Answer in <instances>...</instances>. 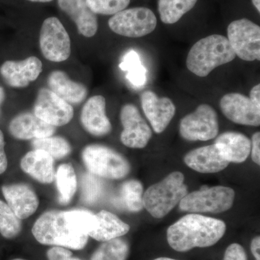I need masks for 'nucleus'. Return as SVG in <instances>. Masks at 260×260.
<instances>
[{
	"mask_svg": "<svg viewBox=\"0 0 260 260\" xmlns=\"http://www.w3.org/2000/svg\"><path fill=\"white\" fill-rule=\"evenodd\" d=\"M226 225L223 220L199 214H189L172 224L167 241L174 250L185 252L194 248L209 247L223 238Z\"/></svg>",
	"mask_w": 260,
	"mask_h": 260,
	"instance_id": "nucleus-1",
	"label": "nucleus"
},
{
	"mask_svg": "<svg viewBox=\"0 0 260 260\" xmlns=\"http://www.w3.org/2000/svg\"><path fill=\"white\" fill-rule=\"evenodd\" d=\"M32 234L43 245L62 246L73 250L84 249L89 238L74 226L65 211L59 210L43 213L34 223Z\"/></svg>",
	"mask_w": 260,
	"mask_h": 260,
	"instance_id": "nucleus-2",
	"label": "nucleus"
},
{
	"mask_svg": "<svg viewBox=\"0 0 260 260\" xmlns=\"http://www.w3.org/2000/svg\"><path fill=\"white\" fill-rule=\"evenodd\" d=\"M236 56L227 38L214 34L192 46L186 57V68L193 74L204 78L218 67L234 60Z\"/></svg>",
	"mask_w": 260,
	"mask_h": 260,
	"instance_id": "nucleus-3",
	"label": "nucleus"
},
{
	"mask_svg": "<svg viewBox=\"0 0 260 260\" xmlns=\"http://www.w3.org/2000/svg\"><path fill=\"white\" fill-rule=\"evenodd\" d=\"M187 194L184 174L174 172L145 191L143 205L154 218H162L170 213Z\"/></svg>",
	"mask_w": 260,
	"mask_h": 260,
	"instance_id": "nucleus-4",
	"label": "nucleus"
},
{
	"mask_svg": "<svg viewBox=\"0 0 260 260\" xmlns=\"http://www.w3.org/2000/svg\"><path fill=\"white\" fill-rule=\"evenodd\" d=\"M84 164L92 175L109 179H121L130 172L129 162L107 146L90 145L82 152Z\"/></svg>",
	"mask_w": 260,
	"mask_h": 260,
	"instance_id": "nucleus-5",
	"label": "nucleus"
},
{
	"mask_svg": "<svg viewBox=\"0 0 260 260\" xmlns=\"http://www.w3.org/2000/svg\"><path fill=\"white\" fill-rule=\"evenodd\" d=\"M235 199V191L230 187L204 186L189 193L181 200L179 207L189 213H220L230 209Z\"/></svg>",
	"mask_w": 260,
	"mask_h": 260,
	"instance_id": "nucleus-6",
	"label": "nucleus"
},
{
	"mask_svg": "<svg viewBox=\"0 0 260 260\" xmlns=\"http://www.w3.org/2000/svg\"><path fill=\"white\" fill-rule=\"evenodd\" d=\"M156 25L157 18L153 12L143 7L121 10L109 20V28L113 32L129 38L148 35Z\"/></svg>",
	"mask_w": 260,
	"mask_h": 260,
	"instance_id": "nucleus-7",
	"label": "nucleus"
},
{
	"mask_svg": "<svg viewBox=\"0 0 260 260\" xmlns=\"http://www.w3.org/2000/svg\"><path fill=\"white\" fill-rule=\"evenodd\" d=\"M228 40L242 60H260V28L248 19L234 20L227 28Z\"/></svg>",
	"mask_w": 260,
	"mask_h": 260,
	"instance_id": "nucleus-8",
	"label": "nucleus"
},
{
	"mask_svg": "<svg viewBox=\"0 0 260 260\" xmlns=\"http://www.w3.org/2000/svg\"><path fill=\"white\" fill-rule=\"evenodd\" d=\"M218 114L211 106L203 104L181 120L179 133L189 141H208L218 134Z\"/></svg>",
	"mask_w": 260,
	"mask_h": 260,
	"instance_id": "nucleus-9",
	"label": "nucleus"
},
{
	"mask_svg": "<svg viewBox=\"0 0 260 260\" xmlns=\"http://www.w3.org/2000/svg\"><path fill=\"white\" fill-rule=\"evenodd\" d=\"M39 44L44 57L54 62L66 61L71 54L69 34L55 17L48 18L43 23Z\"/></svg>",
	"mask_w": 260,
	"mask_h": 260,
	"instance_id": "nucleus-10",
	"label": "nucleus"
},
{
	"mask_svg": "<svg viewBox=\"0 0 260 260\" xmlns=\"http://www.w3.org/2000/svg\"><path fill=\"white\" fill-rule=\"evenodd\" d=\"M34 111L39 119L55 127L66 125L74 116V110L70 104L45 88L39 90Z\"/></svg>",
	"mask_w": 260,
	"mask_h": 260,
	"instance_id": "nucleus-11",
	"label": "nucleus"
},
{
	"mask_svg": "<svg viewBox=\"0 0 260 260\" xmlns=\"http://www.w3.org/2000/svg\"><path fill=\"white\" fill-rule=\"evenodd\" d=\"M120 119L123 126L121 143L128 148H145L151 139L152 130L138 108L131 104L124 105L121 110Z\"/></svg>",
	"mask_w": 260,
	"mask_h": 260,
	"instance_id": "nucleus-12",
	"label": "nucleus"
},
{
	"mask_svg": "<svg viewBox=\"0 0 260 260\" xmlns=\"http://www.w3.org/2000/svg\"><path fill=\"white\" fill-rule=\"evenodd\" d=\"M220 107L229 120L242 125L258 126L260 124V108L243 94H225L220 99Z\"/></svg>",
	"mask_w": 260,
	"mask_h": 260,
	"instance_id": "nucleus-13",
	"label": "nucleus"
},
{
	"mask_svg": "<svg viewBox=\"0 0 260 260\" xmlns=\"http://www.w3.org/2000/svg\"><path fill=\"white\" fill-rule=\"evenodd\" d=\"M141 106L145 115L157 134L162 133L176 114V107L170 99L158 97L151 90L142 93Z\"/></svg>",
	"mask_w": 260,
	"mask_h": 260,
	"instance_id": "nucleus-14",
	"label": "nucleus"
},
{
	"mask_svg": "<svg viewBox=\"0 0 260 260\" xmlns=\"http://www.w3.org/2000/svg\"><path fill=\"white\" fill-rule=\"evenodd\" d=\"M42 70V61L36 56H29L24 60L5 61L0 68V74L10 87L22 88L35 81Z\"/></svg>",
	"mask_w": 260,
	"mask_h": 260,
	"instance_id": "nucleus-15",
	"label": "nucleus"
},
{
	"mask_svg": "<svg viewBox=\"0 0 260 260\" xmlns=\"http://www.w3.org/2000/svg\"><path fill=\"white\" fill-rule=\"evenodd\" d=\"M7 204L20 220L29 218L37 211L39 200L34 189L25 184L4 185L2 187Z\"/></svg>",
	"mask_w": 260,
	"mask_h": 260,
	"instance_id": "nucleus-16",
	"label": "nucleus"
},
{
	"mask_svg": "<svg viewBox=\"0 0 260 260\" xmlns=\"http://www.w3.org/2000/svg\"><path fill=\"white\" fill-rule=\"evenodd\" d=\"M80 121L84 129L94 136H105L110 133L112 126L106 112L105 98H90L82 109Z\"/></svg>",
	"mask_w": 260,
	"mask_h": 260,
	"instance_id": "nucleus-17",
	"label": "nucleus"
},
{
	"mask_svg": "<svg viewBox=\"0 0 260 260\" xmlns=\"http://www.w3.org/2000/svg\"><path fill=\"white\" fill-rule=\"evenodd\" d=\"M9 131L16 139L28 140L52 136L55 133L56 127L47 124L32 113L25 112L12 119Z\"/></svg>",
	"mask_w": 260,
	"mask_h": 260,
	"instance_id": "nucleus-18",
	"label": "nucleus"
},
{
	"mask_svg": "<svg viewBox=\"0 0 260 260\" xmlns=\"http://www.w3.org/2000/svg\"><path fill=\"white\" fill-rule=\"evenodd\" d=\"M184 160L187 167L202 174L221 172L229 165L215 144L191 150L184 156Z\"/></svg>",
	"mask_w": 260,
	"mask_h": 260,
	"instance_id": "nucleus-19",
	"label": "nucleus"
},
{
	"mask_svg": "<svg viewBox=\"0 0 260 260\" xmlns=\"http://www.w3.org/2000/svg\"><path fill=\"white\" fill-rule=\"evenodd\" d=\"M59 8L76 24L83 37H93L97 32L96 14L89 8L85 0H58Z\"/></svg>",
	"mask_w": 260,
	"mask_h": 260,
	"instance_id": "nucleus-20",
	"label": "nucleus"
},
{
	"mask_svg": "<svg viewBox=\"0 0 260 260\" xmlns=\"http://www.w3.org/2000/svg\"><path fill=\"white\" fill-rule=\"evenodd\" d=\"M54 159L44 150H34L20 160V168L25 174L42 184H50L55 179Z\"/></svg>",
	"mask_w": 260,
	"mask_h": 260,
	"instance_id": "nucleus-21",
	"label": "nucleus"
},
{
	"mask_svg": "<svg viewBox=\"0 0 260 260\" xmlns=\"http://www.w3.org/2000/svg\"><path fill=\"white\" fill-rule=\"evenodd\" d=\"M215 145L228 162L240 164L245 161L251 153V140L246 135L226 132L217 138Z\"/></svg>",
	"mask_w": 260,
	"mask_h": 260,
	"instance_id": "nucleus-22",
	"label": "nucleus"
},
{
	"mask_svg": "<svg viewBox=\"0 0 260 260\" xmlns=\"http://www.w3.org/2000/svg\"><path fill=\"white\" fill-rule=\"evenodd\" d=\"M47 83L49 90L70 104H79L88 95V90L83 84L70 80L68 75L61 70L51 73Z\"/></svg>",
	"mask_w": 260,
	"mask_h": 260,
	"instance_id": "nucleus-23",
	"label": "nucleus"
},
{
	"mask_svg": "<svg viewBox=\"0 0 260 260\" xmlns=\"http://www.w3.org/2000/svg\"><path fill=\"white\" fill-rule=\"evenodd\" d=\"M96 215L98 225L89 237L98 242H105L126 235L130 227L116 215L107 210H102Z\"/></svg>",
	"mask_w": 260,
	"mask_h": 260,
	"instance_id": "nucleus-24",
	"label": "nucleus"
},
{
	"mask_svg": "<svg viewBox=\"0 0 260 260\" xmlns=\"http://www.w3.org/2000/svg\"><path fill=\"white\" fill-rule=\"evenodd\" d=\"M55 179L59 203L68 205L73 200L78 187L74 168L70 164H61L56 171Z\"/></svg>",
	"mask_w": 260,
	"mask_h": 260,
	"instance_id": "nucleus-25",
	"label": "nucleus"
},
{
	"mask_svg": "<svg viewBox=\"0 0 260 260\" xmlns=\"http://www.w3.org/2000/svg\"><path fill=\"white\" fill-rule=\"evenodd\" d=\"M198 0H158V13L165 24L177 23L186 13L190 11Z\"/></svg>",
	"mask_w": 260,
	"mask_h": 260,
	"instance_id": "nucleus-26",
	"label": "nucleus"
},
{
	"mask_svg": "<svg viewBox=\"0 0 260 260\" xmlns=\"http://www.w3.org/2000/svg\"><path fill=\"white\" fill-rule=\"evenodd\" d=\"M129 254L128 243L120 238L103 242L92 254L90 260H126Z\"/></svg>",
	"mask_w": 260,
	"mask_h": 260,
	"instance_id": "nucleus-27",
	"label": "nucleus"
},
{
	"mask_svg": "<svg viewBox=\"0 0 260 260\" xmlns=\"http://www.w3.org/2000/svg\"><path fill=\"white\" fill-rule=\"evenodd\" d=\"M119 68L123 71L127 72L126 78L134 86L142 87L145 85L147 70L141 64L140 56L136 51H128L123 57Z\"/></svg>",
	"mask_w": 260,
	"mask_h": 260,
	"instance_id": "nucleus-28",
	"label": "nucleus"
},
{
	"mask_svg": "<svg viewBox=\"0 0 260 260\" xmlns=\"http://www.w3.org/2000/svg\"><path fill=\"white\" fill-rule=\"evenodd\" d=\"M32 147L34 150H44L54 159L64 158L72 151L69 142L59 136L32 140Z\"/></svg>",
	"mask_w": 260,
	"mask_h": 260,
	"instance_id": "nucleus-29",
	"label": "nucleus"
},
{
	"mask_svg": "<svg viewBox=\"0 0 260 260\" xmlns=\"http://www.w3.org/2000/svg\"><path fill=\"white\" fill-rule=\"evenodd\" d=\"M121 200L127 210L139 212L144 208L143 205V186L139 181H126L121 186Z\"/></svg>",
	"mask_w": 260,
	"mask_h": 260,
	"instance_id": "nucleus-30",
	"label": "nucleus"
},
{
	"mask_svg": "<svg viewBox=\"0 0 260 260\" xmlns=\"http://www.w3.org/2000/svg\"><path fill=\"white\" fill-rule=\"evenodd\" d=\"M22 230L21 220L17 217L9 205L0 200V234L5 239L18 237Z\"/></svg>",
	"mask_w": 260,
	"mask_h": 260,
	"instance_id": "nucleus-31",
	"label": "nucleus"
},
{
	"mask_svg": "<svg viewBox=\"0 0 260 260\" xmlns=\"http://www.w3.org/2000/svg\"><path fill=\"white\" fill-rule=\"evenodd\" d=\"M71 223L79 232L86 234L93 232L97 228L96 215L85 210H73L65 211Z\"/></svg>",
	"mask_w": 260,
	"mask_h": 260,
	"instance_id": "nucleus-32",
	"label": "nucleus"
},
{
	"mask_svg": "<svg viewBox=\"0 0 260 260\" xmlns=\"http://www.w3.org/2000/svg\"><path fill=\"white\" fill-rule=\"evenodd\" d=\"M95 14L114 15L125 10L130 0H85Z\"/></svg>",
	"mask_w": 260,
	"mask_h": 260,
	"instance_id": "nucleus-33",
	"label": "nucleus"
},
{
	"mask_svg": "<svg viewBox=\"0 0 260 260\" xmlns=\"http://www.w3.org/2000/svg\"><path fill=\"white\" fill-rule=\"evenodd\" d=\"M102 191L100 181L93 176H88L84 184V198L87 201H93L99 198Z\"/></svg>",
	"mask_w": 260,
	"mask_h": 260,
	"instance_id": "nucleus-34",
	"label": "nucleus"
},
{
	"mask_svg": "<svg viewBox=\"0 0 260 260\" xmlns=\"http://www.w3.org/2000/svg\"><path fill=\"white\" fill-rule=\"evenodd\" d=\"M48 260H82L73 256V252L62 246H52L47 252Z\"/></svg>",
	"mask_w": 260,
	"mask_h": 260,
	"instance_id": "nucleus-35",
	"label": "nucleus"
},
{
	"mask_svg": "<svg viewBox=\"0 0 260 260\" xmlns=\"http://www.w3.org/2000/svg\"><path fill=\"white\" fill-rule=\"evenodd\" d=\"M223 260H247V255L242 245L234 243L228 246Z\"/></svg>",
	"mask_w": 260,
	"mask_h": 260,
	"instance_id": "nucleus-36",
	"label": "nucleus"
},
{
	"mask_svg": "<svg viewBox=\"0 0 260 260\" xmlns=\"http://www.w3.org/2000/svg\"><path fill=\"white\" fill-rule=\"evenodd\" d=\"M251 158L257 165L260 164V133L256 132L253 135L251 141Z\"/></svg>",
	"mask_w": 260,
	"mask_h": 260,
	"instance_id": "nucleus-37",
	"label": "nucleus"
},
{
	"mask_svg": "<svg viewBox=\"0 0 260 260\" xmlns=\"http://www.w3.org/2000/svg\"><path fill=\"white\" fill-rule=\"evenodd\" d=\"M8 158L5 151V138L3 132L0 129V174L7 170Z\"/></svg>",
	"mask_w": 260,
	"mask_h": 260,
	"instance_id": "nucleus-38",
	"label": "nucleus"
},
{
	"mask_svg": "<svg viewBox=\"0 0 260 260\" xmlns=\"http://www.w3.org/2000/svg\"><path fill=\"white\" fill-rule=\"evenodd\" d=\"M249 99L256 107L260 108V85L257 84L251 88Z\"/></svg>",
	"mask_w": 260,
	"mask_h": 260,
	"instance_id": "nucleus-39",
	"label": "nucleus"
},
{
	"mask_svg": "<svg viewBox=\"0 0 260 260\" xmlns=\"http://www.w3.org/2000/svg\"><path fill=\"white\" fill-rule=\"evenodd\" d=\"M251 251L256 260H260V238L256 237L251 243Z\"/></svg>",
	"mask_w": 260,
	"mask_h": 260,
	"instance_id": "nucleus-40",
	"label": "nucleus"
},
{
	"mask_svg": "<svg viewBox=\"0 0 260 260\" xmlns=\"http://www.w3.org/2000/svg\"><path fill=\"white\" fill-rule=\"evenodd\" d=\"M5 99V93L3 88L0 86V108H1L2 104L4 102Z\"/></svg>",
	"mask_w": 260,
	"mask_h": 260,
	"instance_id": "nucleus-41",
	"label": "nucleus"
},
{
	"mask_svg": "<svg viewBox=\"0 0 260 260\" xmlns=\"http://www.w3.org/2000/svg\"><path fill=\"white\" fill-rule=\"evenodd\" d=\"M253 5L255 7L256 9L258 10V12H260V0H252Z\"/></svg>",
	"mask_w": 260,
	"mask_h": 260,
	"instance_id": "nucleus-42",
	"label": "nucleus"
},
{
	"mask_svg": "<svg viewBox=\"0 0 260 260\" xmlns=\"http://www.w3.org/2000/svg\"><path fill=\"white\" fill-rule=\"evenodd\" d=\"M28 1L34 2V3H49V2L52 1V0H28Z\"/></svg>",
	"mask_w": 260,
	"mask_h": 260,
	"instance_id": "nucleus-43",
	"label": "nucleus"
},
{
	"mask_svg": "<svg viewBox=\"0 0 260 260\" xmlns=\"http://www.w3.org/2000/svg\"><path fill=\"white\" fill-rule=\"evenodd\" d=\"M153 260H178V259H172V258H169V257H159V258H157V259H155Z\"/></svg>",
	"mask_w": 260,
	"mask_h": 260,
	"instance_id": "nucleus-44",
	"label": "nucleus"
},
{
	"mask_svg": "<svg viewBox=\"0 0 260 260\" xmlns=\"http://www.w3.org/2000/svg\"><path fill=\"white\" fill-rule=\"evenodd\" d=\"M12 260H26V259H12Z\"/></svg>",
	"mask_w": 260,
	"mask_h": 260,
	"instance_id": "nucleus-45",
	"label": "nucleus"
}]
</instances>
